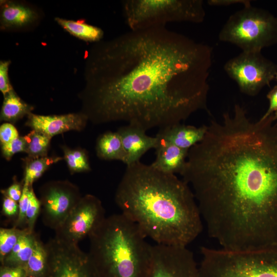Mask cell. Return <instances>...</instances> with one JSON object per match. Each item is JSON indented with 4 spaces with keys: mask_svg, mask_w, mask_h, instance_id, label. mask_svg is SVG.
Instances as JSON below:
<instances>
[{
    "mask_svg": "<svg viewBox=\"0 0 277 277\" xmlns=\"http://www.w3.org/2000/svg\"><path fill=\"white\" fill-rule=\"evenodd\" d=\"M27 141L26 153L29 159H34L47 156L51 138L32 130L25 136Z\"/></svg>",
    "mask_w": 277,
    "mask_h": 277,
    "instance_id": "24",
    "label": "cell"
},
{
    "mask_svg": "<svg viewBox=\"0 0 277 277\" xmlns=\"http://www.w3.org/2000/svg\"><path fill=\"white\" fill-rule=\"evenodd\" d=\"M88 121L83 112L63 115H42L30 113L26 123L27 126L50 138L70 130H83Z\"/></svg>",
    "mask_w": 277,
    "mask_h": 277,
    "instance_id": "13",
    "label": "cell"
},
{
    "mask_svg": "<svg viewBox=\"0 0 277 277\" xmlns=\"http://www.w3.org/2000/svg\"><path fill=\"white\" fill-rule=\"evenodd\" d=\"M27 228L21 229L13 226L12 228L0 229V262H3L11 252L21 236Z\"/></svg>",
    "mask_w": 277,
    "mask_h": 277,
    "instance_id": "26",
    "label": "cell"
},
{
    "mask_svg": "<svg viewBox=\"0 0 277 277\" xmlns=\"http://www.w3.org/2000/svg\"><path fill=\"white\" fill-rule=\"evenodd\" d=\"M23 183L14 181L13 183L6 189L2 190L4 196H6L18 202L23 193Z\"/></svg>",
    "mask_w": 277,
    "mask_h": 277,
    "instance_id": "33",
    "label": "cell"
},
{
    "mask_svg": "<svg viewBox=\"0 0 277 277\" xmlns=\"http://www.w3.org/2000/svg\"><path fill=\"white\" fill-rule=\"evenodd\" d=\"M45 244L48 263L44 277H100L88 253L77 244L54 238Z\"/></svg>",
    "mask_w": 277,
    "mask_h": 277,
    "instance_id": "9",
    "label": "cell"
},
{
    "mask_svg": "<svg viewBox=\"0 0 277 277\" xmlns=\"http://www.w3.org/2000/svg\"><path fill=\"white\" fill-rule=\"evenodd\" d=\"M207 3L212 6H228L236 4H242L245 6L251 4L249 0H209Z\"/></svg>",
    "mask_w": 277,
    "mask_h": 277,
    "instance_id": "36",
    "label": "cell"
},
{
    "mask_svg": "<svg viewBox=\"0 0 277 277\" xmlns=\"http://www.w3.org/2000/svg\"><path fill=\"white\" fill-rule=\"evenodd\" d=\"M122 7L131 31L165 27L171 22L201 23L206 15L202 0H125Z\"/></svg>",
    "mask_w": 277,
    "mask_h": 277,
    "instance_id": "6",
    "label": "cell"
},
{
    "mask_svg": "<svg viewBox=\"0 0 277 277\" xmlns=\"http://www.w3.org/2000/svg\"><path fill=\"white\" fill-rule=\"evenodd\" d=\"M199 277H277V244L231 250L203 247Z\"/></svg>",
    "mask_w": 277,
    "mask_h": 277,
    "instance_id": "5",
    "label": "cell"
},
{
    "mask_svg": "<svg viewBox=\"0 0 277 277\" xmlns=\"http://www.w3.org/2000/svg\"><path fill=\"white\" fill-rule=\"evenodd\" d=\"M82 196L78 188L68 181H56L40 189L41 213L44 224L55 230L66 220Z\"/></svg>",
    "mask_w": 277,
    "mask_h": 277,
    "instance_id": "11",
    "label": "cell"
},
{
    "mask_svg": "<svg viewBox=\"0 0 277 277\" xmlns=\"http://www.w3.org/2000/svg\"><path fill=\"white\" fill-rule=\"evenodd\" d=\"M28 204L26 212V228L29 231L34 232L35 224L41 213V202L34 192L32 186L28 189Z\"/></svg>",
    "mask_w": 277,
    "mask_h": 277,
    "instance_id": "27",
    "label": "cell"
},
{
    "mask_svg": "<svg viewBox=\"0 0 277 277\" xmlns=\"http://www.w3.org/2000/svg\"><path fill=\"white\" fill-rule=\"evenodd\" d=\"M38 18L37 12L26 4L10 1L1 3V29H22L31 26Z\"/></svg>",
    "mask_w": 277,
    "mask_h": 277,
    "instance_id": "16",
    "label": "cell"
},
{
    "mask_svg": "<svg viewBox=\"0 0 277 277\" xmlns=\"http://www.w3.org/2000/svg\"><path fill=\"white\" fill-rule=\"evenodd\" d=\"M147 277H199V266L187 247L155 244Z\"/></svg>",
    "mask_w": 277,
    "mask_h": 277,
    "instance_id": "12",
    "label": "cell"
},
{
    "mask_svg": "<svg viewBox=\"0 0 277 277\" xmlns=\"http://www.w3.org/2000/svg\"><path fill=\"white\" fill-rule=\"evenodd\" d=\"M30 186L23 185L22 196L18 202V214L14 221V227L24 229L26 228V212L28 204V189Z\"/></svg>",
    "mask_w": 277,
    "mask_h": 277,
    "instance_id": "29",
    "label": "cell"
},
{
    "mask_svg": "<svg viewBox=\"0 0 277 277\" xmlns=\"http://www.w3.org/2000/svg\"><path fill=\"white\" fill-rule=\"evenodd\" d=\"M4 196L2 212L8 217L14 218L15 221L18 214V203L6 196Z\"/></svg>",
    "mask_w": 277,
    "mask_h": 277,
    "instance_id": "32",
    "label": "cell"
},
{
    "mask_svg": "<svg viewBox=\"0 0 277 277\" xmlns=\"http://www.w3.org/2000/svg\"><path fill=\"white\" fill-rule=\"evenodd\" d=\"M224 69L237 84L242 93L257 95L275 78L277 65L265 57L261 52H244L229 60Z\"/></svg>",
    "mask_w": 277,
    "mask_h": 277,
    "instance_id": "8",
    "label": "cell"
},
{
    "mask_svg": "<svg viewBox=\"0 0 277 277\" xmlns=\"http://www.w3.org/2000/svg\"><path fill=\"white\" fill-rule=\"evenodd\" d=\"M37 235L35 231L31 232L27 229L1 265L25 268L32 253Z\"/></svg>",
    "mask_w": 277,
    "mask_h": 277,
    "instance_id": "18",
    "label": "cell"
},
{
    "mask_svg": "<svg viewBox=\"0 0 277 277\" xmlns=\"http://www.w3.org/2000/svg\"><path fill=\"white\" fill-rule=\"evenodd\" d=\"M146 131L141 127L130 124L117 130L125 153L124 164L126 166L140 161L146 152L156 148L157 137L148 135Z\"/></svg>",
    "mask_w": 277,
    "mask_h": 277,
    "instance_id": "14",
    "label": "cell"
},
{
    "mask_svg": "<svg viewBox=\"0 0 277 277\" xmlns=\"http://www.w3.org/2000/svg\"><path fill=\"white\" fill-rule=\"evenodd\" d=\"M19 137L16 128L10 123H5L0 127V141L1 145L9 143Z\"/></svg>",
    "mask_w": 277,
    "mask_h": 277,
    "instance_id": "31",
    "label": "cell"
},
{
    "mask_svg": "<svg viewBox=\"0 0 277 277\" xmlns=\"http://www.w3.org/2000/svg\"><path fill=\"white\" fill-rule=\"evenodd\" d=\"M10 64V61H1L0 62V90L4 95L13 90L8 77Z\"/></svg>",
    "mask_w": 277,
    "mask_h": 277,
    "instance_id": "30",
    "label": "cell"
},
{
    "mask_svg": "<svg viewBox=\"0 0 277 277\" xmlns=\"http://www.w3.org/2000/svg\"><path fill=\"white\" fill-rule=\"evenodd\" d=\"M157 137L158 142L155 148L156 157L151 165L163 172L181 175L185 168L189 150Z\"/></svg>",
    "mask_w": 277,
    "mask_h": 277,
    "instance_id": "15",
    "label": "cell"
},
{
    "mask_svg": "<svg viewBox=\"0 0 277 277\" xmlns=\"http://www.w3.org/2000/svg\"><path fill=\"white\" fill-rule=\"evenodd\" d=\"M1 120L14 123L31 113L33 108L23 101L12 90L4 95Z\"/></svg>",
    "mask_w": 277,
    "mask_h": 277,
    "instance_id": "20",
    "label": "cell"
},
{
    "mask_svg": "<svg viewBox=\"0 0 277 277\" xmlns=\"http://www.w3.org/2000/svg\"><path fill=\"white\" fill-rule=\"evenodd\" d=\"M207 126L196 127L179 124L160 129L156 136L182 149L189 150L204 137Z\"/></svg>",
    "mask_w": 277,
    "mask_h": 277,
    "instance_id": "17",
    "label": "cell"
},
{
    "mask_svg": "<svg viewBox=\"0 0 277 277\" xmlns=\"http://www.w3.org/2000/svg\"><path fill=\"white\" fill-rule=\"evenodd\" d=\"M0 277H27L24 268L1 265Z\"/></svg>",
    "mask_w": 277,
    "mask_h": 277,
    "instance_id": "35",
    "label": "cell"
},
{
    "mask_svg": "<svg viewBox=\"0 0 277 277\" xmlns=\"http://www.w3.org/2000/svg\"><path fill=\"white\" fill-rule=\"evenodd\" d=\"M55 20L66 31L84 41L98 43L103 37L104 32L100 28L83 22L59 17L55 18Z\"/></svg>",
    "mask_w": 277,
    "mask_h": 277,
    "instance_id": "21",
    "label": "cell"
},
{
    "mask_svg": "<svg viewBox=\"0 0 277 277\" xmlns=\"http://www.w3.org/2000/svg\"><path fill=\"white\" fill-rule=\"evenodd\" d=\"M64 159L72 173L87 172L91 170L88 157L83 149H71L66 146H62Z\"/></svg>",
    "mask_w": 277,
    "mask_h": 277,
    "instance_id": "25",
    "label": "cell"
},
{
    "mask_svg": "<svg viewBox=\"0 0 277 277\" xmlns=\"http://www.w3.org/2000/svg\"><path fill=\"white\" fill-rule=\"evenodd\" d=\"M275 78L276 80V81H277V73H276V74Z\"/></svg>",
    "mask_w": 277,
    "mask_h": 277,
    "instance_id": "38",
    "label": "cell"
},
{
    "mask_svg": "<svg viewBox=\"0 0 277 277\" xmlns=\"http://www.w3.org/2000/svg\"><path fill=\"white\" fill-rule=\"evenodd\" d=\"M122 213L106 217L89 237L88 252L100 277H147L152 245Z\"/></svg>",
    "mask_w": 277,
    "mask_h": 277,
    "instance_id": "4",
    "label": "cell"
},
{
    "mask_svg": "<svg viewBox=\"0 0 277 277\" xmlns=\"http://www.w3.org/2000/svg\"><path fill=\"white\" fill-rule=\"evenodd\" d=\"M267 97L269 100V107L265 113L261 117L263 120L267 118L277 111V85L268 92Z\"/></svg>",
    "mask_w": 277,
    "mask_h": 277,
    "instance_id": "34",
    "label": "cell"
},
{
    "mask_svg": "<svg viewBox=\"0 0 277 277\" xmlns=\"http://www.w3.org/2000/svg\"><path fill=\"white\" fill-rule=\"evenodd\" d=\"M96 151L97 155L101 159L125 162V151L117 131H108L101 135L96 142Z\"/></svg>",
    "mask_w": 277,
    "mask_h": 277,
    "instance_id": "19",
    "label": "cell"
},
{
    "mask_svg": "<svg viewBox=\"0 0 277 277\" xmlns=\"http://www.w3.org/2000/svg\"><path fill=\"white\" fill-rule=\"evenodd\" d=\"M115 201L121 213L155 244L186 246L203 230L191 188L175 174L137 162L126 166Z\"/></svg>",
    "mask_w": 277,
    "mask_h": 277,
    "instance_id": "3",
    "label": "cell"
},
{
    "mask_svg": "<svg viewBox=\"0 0 277 277\" xmlns=\"http://www.w3.org/2000/svg\"><path fill=\"white\" fill-rule=\"evenodd\" d=\"M212 49L158 27L95 45L89 55L82 112L95 124L123 121L147 131L208 111Z\"/></svg>",
    "mask_w": 277,
    "mask_h": 277,
    "instance_id": "1",
    "label": "cell"
},
{
    "mask_svg": "<svg viewBox=\"0 0 277 277\" xmlns=\"http://www.w3.org/2000/svg\"><path fill=\"white\" fill-rule=\"evenodd\" d=\"M101 201L92 194L82 197L64 222L55 231L56 239L77 244L89 238L106 219Z\"/></svg>",
    "mask_w": 277,
    "mask_h": 277,
    "instance_id": "10",
    "label": "cell"
},
{
    "mask_svg": "<svg viewBox=\"0 0 277 277\" xmlns=\"http://www.w3.org/2000/svg\"><path fill=\"white\" fill-rule=\"evenodd\" d=\"M3 156L7 160L16 153L26 152L27 141L25 136H19L17 138L6 144L1 145Z\"/></svg>",
    "mask_w": 277,
    "mask_h": 277,
    "instance_id": "28",
    "label": "cell"
},
{
    "mask_svg": "<svg viewBox=\"0 0 277 277\" xmlns=\"http://www.w3.org/2000/svg\"><path fill=\"white\" fill-rule=\"evenodd\" d=\"M273 117L275 122L277 124V111L273 113Z\"/></svg>",
    "mask_w": 277,
    "mask_h": 277,
    "instance_id": "37",
    "label": "cell"
},
{
    "mask_svg": "<svg viewBox=\"0 0 277 277\" xmlns=\"http://www.w3.org/2000/svg\"><path fill=\"white\" fill-rule=\"evenodd\" d=\"M62 157L45 156L31 159L26 163L24 185L31 186L33 183L38 179L51 165L60 160Z\"/></svg>",
    "mask_w": 277,
    "mask_h": 277,
    "instance_id": "23",
    "label": "cell"
},
{
    "mask_svg": "<svg viewBox=\"0 0 277 277\" xmlns=\"http://www.w3.org/2000/svg\"><path fill=\"white\" fill-rule=\"evenodd\" d=\"M47 263L48 254L46 244L37 235L32 253L24 268L27 277H44Z\"/></svg>",
    "mask_w": 277,
    "mask_h": 277,
    "instance_id": "22",
    "label": "cell"
},
{
    "mask_svg": "<svg viewBox=\"0 0 277 277\" xmlns=\"http://www.w3.org/2000/svg\"><path fill=\"white\" fill-rule=\"evenodd\" d=\"M181 175L208 235L232 250L277 244V124L253 121L243 107L212 120L188 151Z\"/></svg>",
    "mask_w": 277,
    "mask_h": 277,
    "instance_id": "2",
    "label": "cell"
},
{
    "mask_svg": "<svg viewBox=\"0 0 277 277\" xmlns=\"http://www.w3.org/2000/svg\"><path fill=\"white\" fill-rule=\"evenodd\" d=\"M219 38L244 52H261L277 44V17L251 4L245 6L229 16Z\"/></svg>",
    "mask_w": 277,
    "mask_h": 277,
    "instance_id": "7",
    "label": "cell"
}]
</instances>
